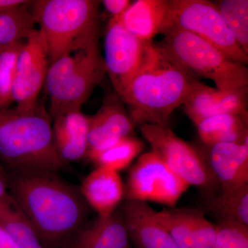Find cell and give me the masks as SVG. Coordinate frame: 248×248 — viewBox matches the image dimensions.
<instances>
[{"label":"cell","mask_w":248,"mask_h":248,"mask_svg":"<svg viewBox=\"0 0 248 248\" xmlns=\"http://www.w3.org/2000/svg\"><path fill=\"white\" fill-rule=\"evenodd\" d=\"M8 174V193L29 218L43 248H68L89 215L79 187L58 172Z\"/></svg>","instance_id":"cell-1"},{"label":"cell","mask_w":248,"mask_h":248,"mask_svg":"<svg viewBox=\"0 0 248 248\" xmlns=\"http://www.w3.org/2000/svg\"><path fill=\"white\" fill-rule=\"evenodd\" d=\"M193 80L149 42L141 67L120 97L133 125H166L185 102Z\"/></svg>","instance_id":"cell-2"},{"label":"cell","mask_w":248,"mask_h":248,"mask_svg":"<svg viewBox=\"0 0 248 248\" xmlns=\"http://www.w3.org/2000/svg\"><path fill=\"white\" fill-rule=\"evenodd\" d=\"M0 162L8 172H53L66 164L57 153L52 120L37 104L33 110L0 108Z\"/></svg>","instance_id":"cell-3"},{"label":"cell","mask_w":248,"mask_h":248,"mask_svg":"<svg viewBox=\"0 0 248 248\" xmlns=\"http://www.w3.org/2000/svg\"><path fill=\"white\" fill-rule=\"evenodd\" d=\"M106 73L98 34L79 41L49 64L45 84L50 97V118L80 110Z\"/></svg>","instance_id":"cell-4"},{"label":"cell","mask_w":248,"mask_h":248,"mask_svg":"<svg viewBox=\"0 0 248 248\" xmlns=\"http://www.w3.org/2000/svg\"><path fill=\"white\" fill-rule=\"evenodd\" d=\"M158 48L191 79L211 80L220 91L248 86V70L206 41L173 27Z\"/></svg>","instance_id":"cell-5"},{"label":"cell","mask_w":248,"mask_h":248,"mask_svg":"<svg viewBox=\"0 0 248 248\" xmlns=\"http://www.w3.org/2000/svg\"><path fill=\"white\" fill-rule=\"evenodd\" d=\"M93 0H37L30 11L46 45L49 64L79 41L98 34V9Z\"/></svg>","instance_id":"cell-6"},{"label":"cell","mask_w":248,"mask_h":248,"mask_svg":"<svg viewBox=\"0 0 248 248\" xmlns=\"http://www.w3.org/2000/svg\"><path fill=\"white\" fill-rule=\"evenodd\" d=\"M140 130L152 151L186 184L202 190L205 198L221 189L204 155L177 137L169 125L145 124Z\"/></svg>","instance_id":"cell-7"},{"label":"cell","mask_w":248,"mask_h":248,"mask_svg":"<svg viewBox=\"0 0 248 248\" xmlns=\"http://www.w3.org/2000/svg\"><path fill=\"white\" fill-rule=\"evenodd\" d=\"M171 29L178 28L203 39L245 66L248 55L238 45L219 11L205 0H169Z\"/></svg>","instance_id":"cell-8"},{"label":"cell","mask_w":248,"mask_h":248,"mask_svg":"<svg viewBox=\"0 0 248 248\" xmlns=\"http://www.w3.org/2000/svg\"><path fill=\"white\" fill-rule=\"evenodd\" d=\"M189 186L151 150L142 155L129 171L124 200L153 202L174 208Z\"/></svg>","instance_id":"cell-9"},{"label":"cell","mask_w":248,"mask_h":248,"mask_svg":"<svg viewBox=\"0 0 248 248\" xmlns=\"http://www.w3.org/2000/svg\"><path fill=\"white\" fill-rule=\"evenodd\" d=\"M148 43L128 32L117 18H111L104 40V60L107 73L119 96L141 67Z\"/></svg>","instance_id":"cell-10"},{"label":"cell","mask_w":248,"mask_h":248,"mask_svg":"<svg viewBox=\"0 0 248 248\" xmlns=\"http://www.w3.org/2000/svg\"><path fill=\"white\" fill-rule=\"evenodd\" d=\"M48 66L45 38L40 30L35 29L25 40L16 64L12 97L18 110L27 112L37 107Z\"/></svg>","instance_id":"cell-11"},{"label":"cell","mask_w":248,"mask_h":248,"mask_svg":"<svg viewBox=\"0 0 248 248\" xmlns=\"http://www.w3.org/2000/svg\"><path fill=\"white\" fill-rule=\"evenodd\" d=\"M134 125L117 93L107 96L99 110L89 117L86 158L104 151L122 139L131 136Z\"/></svg>","instance_id":"cell-12"},{"label":"cell","mask_w":248,"mask_h":248,"mask_svg":"<svg viewBox=\"0 0 248 248\" xmlns=\"http://www.w3.org/2000/svg\"><path fill=\"white\" fill-rule=\"evenodd\" d=\"M155 217L179 248H215L216 226L202 210L192 208L164 209Z\"/></svg>","instance_id":"cell-13"},{"label":"cell","mask_w":248,"mask_h":248,"mask_svg":"<svg viewBox=\"0 0 248 248\" xmlns=\"http://www.w3.org/2000/svg\"><path fill=\"white\" fill-rule=\"evenodd\" d=\"M130 240L137 248H179L156 221L147 202L125 200L118 208Z\"/></svg>","instance_id":"cell-14"},{"label":"cell","mask_w":248,"mask_h":248,"mask_svg":"<svg viewBox=\"0 0 248 248\" xmlns=\"http://www.w3.org/2000/svg\"><path fill=\"white\" fill-rule=\"evenodd\" d=\"M208 146V156L203 155L221 191L248 186V142Z\"/></svg>","instance_id":"cell-15"},{"label":"cell","mask_w":248,"mask_h":248,"mask_svg":"<svg viewBox=\"0 0 248 248\" xmlns=\"http://www.w3.org/2000/svg\"><path fill=\"white\" fill-rule=\"evenodd\" d=\"M119 22L138 39L151 42L171 29L169 0H138L130 3Z\"/></svg>","instance_id":"cell-16"},{"label":"cell","mask_w":248,"mask_h":248,"mask_svg":"<svg viewBox=\"0 0 248 248\" xmlns=\"http://www.w3.org/2000/svg\"><path fill=\"white\" fill-rule=\"evenodd\" d=\"M79 189L99 216L113 213L124 199V184L119 172L107 168L97 167L84 178Z\"/></svg>","instance_id":"cell-17"},{"label":"cell","mask_w":248,"mask_h":248,"mask_svg":"<svg viewBox=\"0 0 248 248\" xmlns=\"http://www.w3.org/2000/svg\"><path fill=\"white\" fill-rule=\"evenodd\" d=\"M51 120L54 143L60 159L66 164L86 158L89 117L76 110Z\"/></svg>","instance_id":"cell-18"},{"label":"cell","mask_w":248,"mask_h":248,"mask_svg":"<svg viewBox=\"0 0 248 248\" xmlns=\"http://www.w3.org/2000/svg\"><path fill=\"white\" fill-rule=\"evenodd\" d=\"M128 232L118 209L99 216L78 232L67 248H131Z\"/></svg>","instance_id":"cell-19"},{"label":"cell","mask_w":248,"mask_h":248,"mask_svg":"<svg viewBox=\"0 0 248 248\" xmlns=\"http://www.w3.org/2000/svg\"><path fill=\"white\" fill-rule=\"evenodd\" d=\"M201 140L207 146L221 143L248 142V118L231 114H218L196 125Z\"/></svg>","instance_id":"cell-20"},{"label":"cell","mask_w":248,"mask_h":248,"mask_svg":"<svg viewBox=\"0 0 248 248\" xmlns=\"http://www.w3.org/2000/svg\"><path fill=\"white\" fill-rule=\"evenodd\" d=\"M0 227L19 248H44L29 218L9 193L0 200Z\"/></svg>","instance_id":"cell-21"},{"label":"cell","mask_w":248,"mask_h":248,"mask_svg":"<svg viewBox=\"0 0 248 248\" xmlns=\"http://www.w3.org/2000/svg\"><path fill=\"white\" fill-rule=\"evenodd\" d=\"M205 208L218 222L248 226V186L205 198Z\"/></svg>","instance_id":"cell-22"},{"label":"cell","mask_w":248,"mask_h":248,"mask_svg":"<svg viewBox=\"0 0 248 248\" xmlns=\"http://www.w3.org/2000/svg\"><path fill=\"white\" fill-rule=\"evenodd\" d=\"M32 1L0 12V52L23 39L27 40L35 30L36 22L29 9Z\"/></svg>","instance_id":"cell-23"},{"label":"cell","mask_w":248,"mask_h":248,"mask_svg":"<svg viewBox=\"0 0 248 248\" xmlns=\"http://www.w3.org/2000/svg\"><path fill=\"white\" fill-rule=\"evenodd\" d=\"M219 90L193 80L183 104L184 111L195 125L211 116L218 115Z\"/></svg>","instance_id":"cell-24"},{"label":"cell","mask_w":248,"mask_h":248,"mask_svg":"<svg viewBox=\"0 0 248 248\" xmlns=\"http://www.w3.org/2000/svg\"><path fill=\"white\" fill-rule=\"evenodd\" d=\"M143 148L144 144L141 140L132 136L127 137L89 159L97 167L107 168L119 172L128 168Z\"/></svg>","instance_id":"cell-25"},{"label":"cell","mask_w":248,"mask_h":248,"mask_svg":"<svg viewBox=\"0 0 248 248\" xmlns=\"http://www.w3.org/2000/svg\"><path fill=\"white\" fill-rule=\"evenodd\" d=\"M213 3L238 45L248 55V0H221Z\"/></svg>","instance_id":"cell-26"},{"label":"cell","mask_w":248,"mask_h":248,"mask_svg":"<svg viewBox=\"0 0 248 248\" xmlns=\"http://www.w3.org/2000/svg\"><path fill=\"white\" fill-rule=\"evenodd\" d=\"M25 41H19L0 52V108L14 102L12 88L19 54Z\"/></svg>","instance_id":"cell-27"},{"label":"cell","mask_w":248,"mask_h":248,"mask_svg":"<svg viewBox=\"0 0 248 248\" xmlns=\"http://www.w3.org/2000/svg\"><path fill=\"white\" fill-rule=\"evenodd\" d=\"M215 248H248V226L218 222Z\"/></svg>","instance_id":"cell-28"},{"label":"cell","mask_w":248,"mask_h":248,"mask_svg":"<svg viewBox=\"0 0 248 248\" xmlns=\"http://www.w3.org/2000/svg\"><path fill=\"white\" fill-rule=\"evenodd\" d=\"M112 18H118L130 6L129 0H104L101 1Z\"/></svg>","instance_id":"cell-29"},{"label":"cell","mask_w":248,"mask_h":248,"mask_svg":"<svg viewBox=\"0 0 248 248\" xmlns=\"http://www.w3.org/2000/svg\"><path fill=\"white\" fill-rule=\"evenodd\" d=\"M9 187V174L7 170L0 162V200L8 193Z\"/></svg>","instance_id":"cell-30"},{"label":"cell","mask_w":248,"mask_h":248,"mask_svg":"<svg viewBox=\"0 0 248 248\" xmlns=\"http://www.w3.org/2000/svg\"><path fill=\"white\" fill-rule=\"evenodd\" d=\"M27 0H0V12L16 9L29 3Z\"/></svg>","instance_id":"cell-31"},{"label":"cell","mask_w":248,"mask_h":248,"mask_svg":"<svg viewBox=\"0 0 248 248\" xmlns=\"http://www.w3.org/2000/svg\"><path fill=\"white\" fill-rule=\"evenodd\" d=\"M0 248H19L17 244L0 227Z\"/></svg>","instance_id":"cell-32"}]
</instances>
